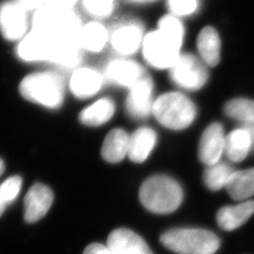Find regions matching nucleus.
<instances>
[{"label": "nucleus", "mask_w": 254, "mask_h": 254, "mask_svg": "<svg viewBox=\"0 0 254 254\" xmlns=\"http://www.w3.org/2000/svg\"><path fill=\"white\" fill-rule=\"evenodd\" d=\"M78 0H46V5L66 9H73V5Z\"/></svg>", "instance_id": "nucleus-31"}, {"label": "nucleus", "mask_w": 254, "mask_h": 254, "mask_svg": "<svg viewBox=\"0 0 254 254\" xmlns=\"http://www.w3.org/2000/svg\"><path fill=\"white\" fill-rule=\"evenodd\" d=\"M154 84L152 78L144 74L131 88L127 99V112L132 118L144 119L153 110L152 93Z\"/></svg>", "instance_id": "nucleus-11"}, {"label": "nucleus", "mask_w": 254, "mask_h": 254, "mask_svg": "<svg viewBox=\"0 0 254 254\" xmlns=\"http://www.w3.org/2000/svg\"><path fill=\"white\" fill-rule=\"evenodd\" d=\"M19 2L27 9H40L46 5V0H19Z\"/></svg>", "instance_id": "nucleus-32"}, {"label": "nucleus", "mask_w": 254, "mask_h": 254, "mask_svg": "<svg viewBox=\"0 0 254 254\" xmlns=\"http://www.w3.org/2000/svg\"><path fill=\"white\" fill-rule=\"evenodd\" d=\"M107 247L111 254H153L142 237L126 228L111 232Z\"/></svg>", "instance_id": "nucleus-14"}, {"label": "nucleus", "mask_w": 254, "mask_h": 254, "mask_svg": "<svg viewBox=\"0 0 254 254\" xmlns=\"http://www.w3.org/2000/svg\"><path fill=\"white\" fill-rule=\"evenodd\" d=\"M4 170H5V166H4V162L0 159V176L4 173Z\"/></svg>", "instance_id": "nucleus-35"}, {"label": "nucleus", "mask_w": 254, "mask_h": 254, "mask_svg": "<svg viewBox=\"0 0 254 254\" xmlns=\"http://www.w3.org/2000/svg\"><path fill=\"white\" fill-rule=\"evenodd\" d=\"M81 51L77 41L56 39L32 29L17 46V55L25 62H49L65 68L80 63Z\"/></svg>", "instance_id": "nucleus-2"}, {"label": "nucleus", "mask_w": 254, "mask_h": 254, "mask_svg": "<svg viewBox=\"0 0 254 254\" xmlns=\"http://www.w3.org/2000/svg\"><path fill=\"white\" fill-rule=\"evenodd\" d=\"M22 188V178L20 176L9 177L0 186V198L9 204L16 199Z\"/></svg>", "instance_id": "nucleus-29"}, {"label": "nucleus", "mask_w": 254, "mask_h": 254, "mask_svg": "<svg viewBox=\"0 0 254 254\" xmlns=\"http://www.w3.org/2000/svg\"><path fill=\"white\" fill-rule=\"evenodd\" d=\"M145 71L135 62L119 59L109 64L106 69V75L109 81L129 89L136 84L144 74Z\"/></svg>", "instance_id": "nucleus-15"}, {"label": "nucleus", "mask_w": 254, "mask_h": 254, "mask_svg": "<svg viewBox=\"0 0 254 254\" xmlns=\"http://www.w3.org/2000/svg\"><path fill=\"white\" fill-rule=\"evenodd\" d=\"M6 206H7V204L5 203V201L0 198V217H1L2 214L4 213V211H5V209H6Z\"/></svg>", "instance_id": "nucleus-34"}, {"label": "nucleus", "mask_w": 254, "mask_h": 254, "mask_svg": "<svg viewBox=\"0 0 254 254\" xmlns=\"http://www.w3.org/2000/svg\"><path fill=\"white\" fill-rule=\"evenodd\" d=\"M115 106L109 98H102L90 107L83 109L79 114V120L88 127H98L105 125L112 118Z\"/></svg>", "instance_id": "nucleus-24"}, {"label": "nucleus", "mask_w": 254, "mask_h": 254, "mask_svg": "<svg viewBox=\"0 0 254 254\" xmlns=\"http://www.w3.org/2000/svg\"><path fill=\"white\" fill-rule=\"evenodd\" d=\"M83 254H111L107 245H102L99 243H93L88 246Z\"/></svg>", "instance_id": "nucleus-30"}, {"label": "nucleus", "mask_w": 254, "mask_h": 254, "mask_svg": "<svg viewBox=\"0 0 254 254\" xmlns=\"http://www.w3.org/2000/svg\"><path fill=\"white\" fill-rule=\"evenodd\" d=\"M254 214V200H247L236 205L224 206L218 210L217 222L224 231H234L244 225Z\"/></svg>", "instance_id": "nucleus-16"}, {"label": "nucleus", "mask_w": 254, "mask_h": 254, "mask_svg": "<svg viewBox=\"0 0 254 254\" xmlns=\"http://www.w3.org/2000/svg\"><path fill=\"white\" fill-rule=\"evenodd\" d=\"M197 48L200 59L207 66L215 67L220 62L221 40L215 27H203L197 38Z\"/></svg>", "instance_id": "nucleus-18"}, {"label": "nucleus", "mask_w": 254, "mask_h": 254, "mask_svg": "<svg viewBox=\"0 0 254 254\" xmlns=\"http://www.w3.org/2000/svg\"><path fill=\"white\" fill-rule=\"evenodd\" d=\"M160 241L168 250L177 254H214L220 240L212 232L203 229L181 228L164 233Z\"/></svg>", "instance_id": "nucleus-5"}, {"label": "nucleus", "mask_w": 254, "mask_h": 254, "mask_svg": "<svg viewBox=\"0 0 254 254\" xmlns=\"http://www.w3.org/2000/svg\"><path fill=\"white\" fill-rule=\"evenodd\" d=\"M132 1H135V2H140V3H144V2H150V1H153V0H132Z\"/></svg>", "instance_id": "nucleus-36"}, {"label": "nucleus", "mask_w": 254, "mask_h": 254, "mask_svg": "<svg viewBox=\"0 0 254 254\" xmlns=\"http://www.w3.org/2000/svg\"><path fill=\"white\" fill-rule=\"evenodd\" d=\"M109 42V31L99 21H91L82 25L78 34V44L82 50L99 52Z\"/></svg>", "instance_id": "nucleus-20"}, {"label": "nucleus", "mask_w": 254, "mask_h": 254, "mask_svg": "<svg viewBox=\"0 0 254 254\" xmlns=\"http://www.w3.org/2000/svg\"><path fill=\"white\" fill-rule=\"evenodd\" d=\"M243 127L250 134L251 139H252V151H254V124H253V125H245Z\"/></svg>", "instance_id": "nucleus-33"}, {"label": "nucleus", "mask_w": 254, "mask_h": 254, "mask_svg": "<svg viewBox=\"0 0 254 254\" xmlns=\"http://www.w3.org/2000/svg\"><path fill=\"white\" fill-rule=\"evenodd\" d=\"M103 78L100 73L91 68H80L73 73L70 79V90L73 95L86 99L101 89Z\"/></svg>", "instance_id": "nucleus-17"}, {"label": "nucleus", "mask_w": 254, "mask_h": 254, "mask_svg": "<svg viewBox=\"0 0 254 254\" xmlns=\"http://www.w3.org/2000/svg\"><path fill=\"white\" fill-rule=\"evenodd\" d=\"M19 89L25 99L46 108L57 109L64 102V80L57 73H31L22 80Z\"/></svg>", "instance_id": "nucleus-6"}, {"label": "nucleus", "mask_w": 254, "mask_h": 254, "mask_svg": "<svg viewBox=\"0 0 254 254\" xmlns=\"http://www.w3.org/2000/svg\"><path fill=\"white\" fill-rule=\"evenodd\" d=\"M82 6L93 18H107L114 10L115 0H82Z\"/></svg>", "instance_id": "nucleus-27"}, {"label": "nucleus", "mask_w": 254, "mask_h": 254, "mask_svg": "<svg viewBox=\"0 0 254 254\" xmlns=\"http://www.w3.org/2000/svg\"><path fill=\"white\" fill-rule=\"evenodd\" d=\"M32 30L61 40L78 42L82 27L78 15L73 9L46 5L35 10L31 20Z\"/></svg>", "instance_id": "nucleus-3"}, {"label": "nucleus", "mask_w": 254, "mask_h": 254, "mask_svg": "<svg viewBox=\"0 0 254 254\" xmlns=\"http://www.w3.org/2000/svg\"><path fill=\"white\" fill-rule=\"evenodd\" d=\"M156 143V134L149 127H140L129 137L128 156L136 163L145 161Z\"/></svg>", "instance_id": "nucleus-19"}, {"label": "nucleus", "mask_w": 254, "mask_h": 254, "mask_svg": "<svg viewBox=\"0 0 254 254\" xmlns=\"http://www.w3.org/2000/svg\"><path fill=\"white\" fill-rule=\"evenodd\" d=\"M225 136L224 129L219 123H213L209 126L200 137L199 144V158L207 166L219 162L224 153Z\"/></svg>", "instance_id": "nucleus-12"}, {"label": "nucleus", "mask_w": 254, "mask_h": 254, "mask_svg": "<svg viewBox=\"0 0 254 254\" xmlns=\"http://www.w3.org/2000/svg\"><path fill=\"white\" fill-rule=\"evenodd\" d=\"M144 36L142 27L138 22L125 20L119 22L109 31V42L117 53L129 56L141 48Z\"/></svg>", "instance_id": "nucleus-9"}, {"label": "nucleus", "mask_w": 254, "mask_h": 254, "mask_svg": "<svg viewBox=\"0 0 254 254\" xmlns=\"http://www.w3.org/2000/svg\"><path fill=\"white\" fill-rule=\"evenodd\" d=\"M184 38L181 19L173 14L164 15L156 28L143 39L141 49L146 62L157 69L171 68L181 55Z\"/></svg>", "instance_id": "nucleus-1"}, {"label": "nucleus", "mask_w": 254, "mask_h": 254, "mask_svg": "<svg viewBox=\"0 0 254 254\" xmlns=\"http://www.w3.org/2000/svg\"><path fill=\"white\" fill-rule=\"evenodd\" d=\"M170 13L178 18L193 15L200 7V0H167Z\"/></svg>", "instance_id": "nucleus-28"}, {"label": "nucleus", "mask_w": 254, "mask_h": 254, "mask_svg": "<svg viewBox=\"0 0 254 254\" xmlns=\"http://www.w3.org/2000/svg\"><path fill=\"white\" fill-rule=\"evenodd\" d=\"M250 152H252V139L244 127L235 129L225 136L224 153L230 161L242 162Z\"/></svg>", "instance_id": "nucleus-22"}, {"label": "nucleus", "mask_w": 254, "mask_h": 254, "mask_svg": "<svg viewBox=\"0 0 254 254\" xmlns=\"http://www.w3.org/2000/svg\"><path fill=\"white\" fill-rule=\"evenodd\" d=\"M154 117L165 127L183 130L190 127L196 117V108L187 96L179 92H168L154 101Z\"/></svg>", "instance_id": "nucleus-7"}, {"label": "nucleus", "mask_w": 254, "mask_h": 254, "mask_svg": "<svg viewBox=\"0 0 254 254\" xmlns=\"http://www.w3.org/2000/svg\"><path fill=\"white\" fill-rule=\"evenodd\" d=\"M54 200L52 190L43 184L30 188L24 200V217L28 223H34L44 218Z\"/></svg>", "instance_id": "nucleus-13"}, {"label": "nucleus", "mask_w": 254, "mask_h": 254, "mask_svg": "<svg viewBox=\"0 0 254 254\" xmlns=\"http://www.w3.org/2000/svg\"><path fill=\"white\" fill-rule=\"evenodd\" d=\"M129 136L123 129H113L106 136L102 146L101 154L104 159L110 163L121 162L127 154Z\"/></svg>", "instance_id": "nucleus-21"}, {"label": "nucleus", "mask_w": 254, "mask_h": 254, "mask_svg": "<svg viewBox=\"0 0 254 254\" xmlns=\"http://www.w3.org/2000/svg\"><path fill=\"white\" fill-rule=\"evenodd\" d=\"M230 197L234 200H248L254 196V168L236 171L226 185Z\"/></svg>", "instance_id": "nucleus-23"}, {"label": "nucleus", "mask_w": 254, "mask_h": 254, "mask_svg": "<svg viewBox=\"0 0 254 254\" xmlns=\"http://www.w3.org/2000/svg\"><path fill=\"white\" fill-rule=\"evenodd\" d=\"M235 169L227 163H218L208 166L204 171L202 179L210 190L217 191L225 188Z\"/></svg>", "instance_id": "nucleus-25"}, {"label": "nucleus", "mask_w": 254, "mask_h": 254, "mask_svg": "<svg viewBox=\"0 0 254 254\" xmlns=\"http://www.w3.org/2000/svg\"><path fill=\"white\" fill-rule=\"evenodd\" d=\"M29 20L27 9L20 2H7L0 7V31L9 41L22 40L27 35Z\"/></svg>", "instance_id": "nucleus-10"}, {"label": "nucleus", "mask_w": 254, "mask_h": 254, "mask_svg": "<svg viewBox=\"0 0 254 254\" xmlns=\"http://www.w3.org/2000/svg\"><path fill=\"white\" fill-rule=\"evenodd\" d=\"M170 74L177 86L190 91L200 90L209 78L207 65L201 59L190 53L179 56L170 68Z\"/></svg>", "instance_id": "nucleus-8"}, {"label": "nucleus", "mask_w": 254, "mask_h": 254, "mask_svg": "<svg viewBox=\"0 0 254 254\" xmlns=\"http://www.w3.org/2000/svg\"><path fill=\"white\" fill-rule=\"evenodd\" d=\"M139 200L149 211L156 214H169L181 204L183 190L173 178L154 175L148 178L139 190Z\"/></svg>", "instance_id": "nucleus-4"}, {"label": "nucleus", "mask_w": 254, "mask_h": 254, "mask_svg": "<svg viewBox=\"0 0 254 254\" xmlns=\"http://www.w3.org/2000/svg\"><path fill=\"white\" fill-rule=\"evenodd\" d=\"M224 112L230 118L245 125H253L254 124V100L235 98L228 101L224 106Z\"/></svg>", "instance_id": "nucleus-26"}]
</instances>
